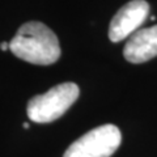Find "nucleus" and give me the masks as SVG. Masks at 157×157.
<instances>
[{"mask_svg":"<svg viewBox=\"0 0 157 157\" xmlns=\"http://www.w3.org/2000/svg\"><path fill=\"white\" fill-rule=\"evenodd\" d=\"M9 50L21 60L38 66L52 64L62 54L56 34L38 21L21 25L9 42Z\"/></svg>","mask_w":157,"mask_h":157,"instance_id":"1","label":"nucleus"},{"mask_svg":"<svg viewBox=\"0 0 157 157\" xmlns=\"http://www.w3.org/2000/svg\"><path fill=\"white\" fill-rule=\"evenodd\" d=\"M78 94L80 89L75 82H63L43 94L33 97L26 106L29 119L36 123L56 121L73 105Z\"/></svg>","mask_w":157,"mask_h":157,"instance_id":"2","label":"nucleus"},{"mask_svg":"<svg viewBox=\"0 0 157 157\" xmlns=\"http://www.w3.org/2000/svg\"><path fill=\"white\" fill-rule=\"evenodd\" d=\"M122 134L114 124L90 130L68 147L63 157H111L119 148Z\"/></svg>","mask_w":157,"mask_h":157,"instance_id":"3","label":"nucleus"},{"mask_svg":"<svg viewBox=\"0 0 157 157\" xmlns=\"http://www.w3.org/2000/svg\"><path fill=\"white\" fill-rule=\"evenodd\" d=\"M149 4L145 0H132L124 4L111 18L109 38L111 42H121L132 36L148 17Z\"/></svg>","mask_w":157,"mask_h":157,"instance_id":"4","label":"nucleus"},{"mask_svg":"<svg viewBox=\"0 0 157 157\" xmlns=\"http://www.w3.org/2000/svg\"><path fill=\"white\" fill-rule=\"evenodd\" d=\"M123 55L130 63H144L157 56V25L139 29L128 37Z\"/></svg>","mask_w":157,"mask_h":157,"instance_id":"5","label":"nucleus"},{"mask_svg":"<svg viewBox=\"0 0 157 157\" xmlns=\"http://www.w3.org/2000/svg\"><path fill=\"white\" fill-rule=\"evenodd\" d=\"M0 48H2L3 51L9 50V43H7V42H2V43H0Z\"/></svg>","mask_w":157,"mask_h":157,"instance_id":"6","label":"nucleus"},{"mask_svg":"<svg viewBox=\"0 0 157 157\" xmlns=\"http://www.w3.org/2000/svg\"><path fill=\"white\" fill-rule=\"evenodd\" d=\"M22 127H24V128H29V124H28V123H24Z\"/></svg>","mask_w":157,"mask_h":157,"instance_id":"7","label":"nucleus"}]
</instances>
